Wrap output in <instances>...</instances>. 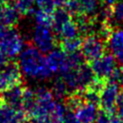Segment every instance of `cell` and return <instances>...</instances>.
Masks as SVG:
<instances>
[{
	"mask_svg": "<svg viewBox=\"0 0 123 123\" xmlns=\"http://www.w3.org/2000/svg\"><path fill=\"white\" fill-rule=\"evenodd\" d=\"M18 65L21 73L28 78L48 80L53 75L46 57L35 46H27L23 49L18 58Z\"/></svg>",
	"mask_w": 123,
	"mask_h": 123,
	"instance_id": "cell-1",
	"label": "cell"
},
{
	"mask_svg": "<svg viewBox=\"0 0 123 123\" xmlns=\"http://www.w3.org/2000/svg\"><path fill=\"white\" fill-rule=\"evenodd\" d=\"M61 77L64 80L68 90H71L72 93L86 90L96 79L90 65L85 63L80 67L62 75Z\"/></svg>",
	"mask_w": 123,
	"mask_h": 123,
	"instance_id": "cell-2",
	"label": "cell"
},
{
	"mask_svg": "<svg viewBox=\"0 0 123 123\" xmlns=\"http://www.w3.org/2000/svg\"><path fill=\"white\" fill-rule=\"evenodd\" d=\"M35 92H36V103L31 116L49 117L57 103L51 90L44 86H40Z\"/></svg>",
	"mask_w": 123,
	"mask_h": 123,
	"instance_id": "cell-3",
	"label": "cell"
},
{
	"mask_svg": "<svg viewBox=\"0 0 123 123\" xmlns=\"http://www.w3.org/2000/svg\"><path fill=\"white\" fill-rule=\"evenodd\" d=\"M32 41L34 46L41 53H49L56 46V37L51 27L36 25L33 30Z\"/></svg>",
	"mask_w": 123,
	"mask_h": 123,
	"instance_id": "cell-4",
	"label": "cell"
},
{
	"mask_svg": "<svg viewBox=\"0 0 123 123\" xmlns=\"http://www.w3.org/2000/svg\"><path fill=\"white\" fill-rule=\"evenodd\" d=\"M106 43L107 42L97 35L86 37L82 42L81 47V52L85 60L91 62L94 60L102 57L105 54L107 48Z\"/></svg>",
	"mask_w": 123,
	"mask_h": 123,
	"instance_id": "cell-5",
	"label": "cell"
},
{
	"mask_svg": "<svg viewBox=\"0 0 123 123\" xmlns=\"http://www.w3.org/2000/svg\"><path fill=\"white\" fill-rule=\"evenodd\" d=\"M24 39L19 32L13 27H10L6 37L0 42V47L9 58L19 56L24 49Z\"/></svg>",
	"mask_w": 123,
	"mask_h": 123,
	"instance_id": "cell-6",
	"label": "cell"
},
{
	"mask_svg": "<svg viewBox=\"0 0 123 123\" xmlns=\"http://www.w3.org/2000/svg\"><path fill=\"white\" fill-rule=\"evenodd\" d=\"M19 84H21V71L18 63L8 62L0 69V93Z\"/></svg>",
	"mask_w": 123,
	"mask_h": 123,
	"instance_id": "cell-7",
	"label": "cell"
},
{
	"mask_svg": "<svg viewBox=\"0 0 123 123\" xmlns=\"http://www.w3.org/2000/svg\"><path fill=\"white\" fill-rule=\"evenodd\" d=\"M118 84H112L106 82L103 89L100 93V107L111 114H116V101L119 94Z\"/></svg>",
	"mask_w": 123,
	"mask_h": 123,
	"instance_id": "cell-8",
	"label": "cell"
},
{
	"mask_svg": "<svg viewBox=\"0 0 123 123\" xmlns=\"http://www.w3.org/2000/svg\"><path fill=\"white\" fill-rule=\"evenodd\" d=\"M90 67L97 79L106 81L115 66V58L112 54H104L90 62Z\"/></svg>",
	"mask_w": 123,
	"mask_h": 123,
	"instance_id": "cell-9",
	"label": "cell"
},
{
	"mask_svg": "<svg viewBox=\"0 0 123 123\" xmlns=\"http://www.w3.org/2000/svg\"><path fill=\"white\" fill-rule=\"evenodd\" d=\"M24 87L21 84L16 85L12 87L8 88L7 90L0 93V101L8 106H11L14 109L21 110L22 98H23Z\"/></svg>",
	"mask_w": 123,
	"mask_h": 123,
	"instance_id": "cell-10",
	"label": "cell"
},
{
	"mask_svg": "<svg viewBox=\"0 0 123 123\" xmlns=\"http://www.w3.org/2000/svg\"><path fill=\"white\" fill-rule=\"evenodd\" d=\"M25 113L0 101V123H24Z\"/></svg>",
	"mask_w": 123,
	"mask_h": 123,
	"instance_id": "cell-11",
	"label": "cell"
},
{
	"mask_svg": "<svg viewBox=\"0 0 123 123\" xmlns=\"http://www.w3.org/2000/svg\"><path fill=\"white\" fill-rule=\"evenodd\" d=\"M108 45L113 57L123 64V31L121 29H113Z\"/></svg>",
	"mask_w": 123,
	"mask_h": 123,
	"instance_id": "cell-12",
	"label": "cell"
},
{
	"mask_svg": "<svg viewBox=\"0 0 123 123\" xmlns=\"http://www.w3.org/2000/svg\"><path fill=\"white\" fill-rule=\"evenodd\" d=\"M74 113L80 123H94L98 113V107L90 103L83 102L74 111Z\"/></svg>",
	"mask_w": 123,
	"mask_h": 123,
	"instance_id": "cell-13",
	"label": "cell"
},
{
	"mask_svg": "<svg viewBox=\"0 0 123 123\" xmlns=\"http://www.w3.org/2000/svg\"><path fill=\"white\" fill-rule=\"evenodd\" d=\"M84 60H85V58H84L82 52H80V51L66 54V57L64 59V62H63L59 73L62 76L71 70H74V69L80 67L84 63Z\"/></svg>",
	"mask_w": 123,
	"mask_h": 123,
	"instance_id": "cell-14",
	"label": "cell"
},
{
	"mask_svg": "<svg viewBox=\"0 0 123 123\" xmlns=\"http://www.w3.org/2000/svg\"><path fill=\"white\" fill-rule=\"evenodd\" d=\"M20 12L13 5H6L0 14V22L8 27H13L20 18Z\"/></svg>",
	"mask_w": 123,
	"mask_h": 123,
	"instance_id": "cell-15",
	"label": "cell"
},
{
	"mask_svg": "<svg viewBox=\"0 0 123 123\" xmlns=\"http://www.w3.org/2000/svg\"><path fill=\"white\" fill-rule=\"evenodd\" d=\"M65 57H66V53L62 48H59V49L55 48L48 53L46 57V61L49 67L53 71V73H57L60 71Z\"/></svg>",
	"mask_w": 123,
	"mask_h": 123,
	"instance_id": "cell-16",
	"label": "cell"
},
{
	"mask_svg": "<svg viewBox=\"0 0 123 123\" xmlns=\"http://www.w3.org/2000/svg\"><path fill=\"white\" fill-rule=\"evenodd\" d=\"M50 90H51L54 98L57 100H65L67 98L68 92H69L68 87H67L64 80L62 77L57 78L53 82Z\"/></svg>",
	"mask_w": 123,
	"mask_h": 123,
	"instance_id": "cell-17",
	"label": "cell"
},
{
	"mask_svg": "<svg viewBox=\"0 0 123 123\" xmlns=\"http://www.w3.org/2000/svg\"><path fill=\"white\" fill-rule=\"evenodd\" d=\"M99 12L98 0H80V15L96 18Z\"/></svg>",
	"mask_w": 123,
	"mask_h": 123,
	"instance_id": "cell-18",
	"label": "cell"
},
{
	"mask_svg": "<svg viewBox=\"0 0 123 123\" xmlns=\"http://www.w3.org/2000/svg\"><path fill=\"white\" fill-rule=\"evenodd\" d=\"M69 20H71V15L67 12L65 9L58 8L57 10H55L53 12V24H52V28L54 32L58 33L59 30Z\"/></svg>",
	"mask_w": 123,
	"mask_h": 123,
	"instance_id": "cell-19",
	"label": "cell"
},
{
	"mask_svg": "<svg viewBox=\"0 0 123 123\" xmlns=\"http://www.w3.org/2000/svg\"><path fill=\"white\" fill-rule=\"evenodd\" d=\"M59 37L61 38V40L63 39H68V38H73V37H77L79 34V30H78V26L75 22V20H69L68 22H66L57 33Z\"/></svg>",
	"mask_w": 123,
	"mask_h": 123,
	"instance_id": "cell-20",
	"label": "cell"
},
{
	"mask_svg": "<svg viewBox=\"0 0 123 123\" xmlns=\"http://www.w3.org/2000/svg\"><path fill=\"white\" fill-rule=\"evenodd\" d=\"M34 17L37 25L44 26V27H51L53 24V12H48L43 10H36L34 12Z\"/></svg>",
	"mask_w": 123,
	"mask_h": 123,
	"instance_id": "cell-21",
	"label": "cell"
},
{
	"mask_svg": "<svg viewBox=\"0 0 123 123\" xmlns=\"http://www.w3.org/2000/svg\"><path fill=\"white\" fill-rule=\"evenodd\" d=\"M82 42H83V40L77 37H73V38L61 40L60 46L66 54H69V53H74V52L79 51L82 47Z\"/></svg>",
	"mask_w": 123,
	"mask_h": 123,
	"instance_id": "cell-22",
	"label": "cell"
},
{
	"mask_svg": "<svg viewBox=\"0 0 123 123\" xmlns=\"http://www.w3.org/2000/svg\"><path fill=\"white\" fill-rule=\"evenodd\" d=\"M35 3L36 0H14L13 6L20 12V14L32 15L36 12Z\"/></svg>",
	"mask_w": 123,
	"mask_h": 123,
	"instance_id": "cell-23",
	"label": "cell"
},
{
	"mask_svg": "<svg viewBox=\"0 0 123 123\" xmlns=\"http://www.w3.org/2000/svg\"><path fill=\"white\" fill-rule=\"evenodd\" d=\"M66 113H67V109H66L65 104L57 102L54 110L52 111V112L48 118L53 123H62Z\"/></svg>",
	"mask_w": 123,
	"mask_h": 123,
	"instance_id": "cell-24",
	"label": "cell"
},
{
	"mask_svg": "<svg viewBox=\"0 0 123 123\" xmlns=\"http://www.w3.org/2000/svg\"><path fill=\"white\" fill-rule=\"evenodd\" d=\"M64 8L70 15H80V0H67Z\"/></svg>",
	"mask_w": 123,
	"mask_h": 123,
	"instance_id": "cell-25",
	"label": "cell"
},
{
	"mask_svg": "<svg viewBox=\"0 0 123 123\" xmlns=\"http://www.w3.org/2000/svg\"><path fill=\"white\" fill-rule=\"evenodd\" d=\"M36 5L38 9L48 12H54L55 8H57L55 0H36Z\"/></svg>",
	"mask_w": 123,
	"mask_h": 123,
	"instance_id": "cell-26",
	"label": "cell"
},
{
	"mask_svg": "<svg viewBox=\"0 0 123 123\" xmlns=\"http://www.w3.org/2000/svg\"><path fill=\"white\" fill-rule=\"evenodd\" d=\"M112 18L116 21H123V1L112 4Z\"/></svg>",
	"mask_w": 123,
	"mask_h": 123,
	"instance_id": "cell-27",
	"label": "cell"
},
{
	"mask_svg": "<svg viewBox=\"0 0 123 123\" xmlns=\"http://www.w3.org/2000/svg\"><path fill=\"white\" fill-rule=\"evenodd\" d=\"M111 117H112V114H111L109 111H107L104 109H100L98 111L94 123H111Z\"/></svg>",
	"mask_w": 123,
	"mask_h": 123,
	"instance_id": "cell-28",
	"label": "cell"
},
{
	"mask_svg": "<svg viewBox=\"0 0 123 123\" xmlns=\"http://www.w3.org/2000/svg\"><path fill=\"white\" fill-rule=\"evenodd\" d=\"M121 80V69L115 67L112 72L110 74V76L108 77V79L106 80V82L108 83H112V84H118V82Z\"/></svg>",
	"mask_w": 123,
	"mask_h": 123,
	"instance_id": "cell-29",
	"label": "cell"
},
{
	"mask_svg": "<svg viewBox=\"0 0 123 123\" xmlns=\"http://www.w3.org/2000/svg\"><path fill=\"white\" fill-rule=\"evenodd\" d=\"M62 123H80V122L77 119V117H76V115H75L74 112L67 111V113H66V115H65Z\"/></svg>",
	"mask_w": 123,
	"mask_h": 123,
	"instance_id": "cell-30",
	"label": "cell"
},
{
	"mask_svg": "<svg viewBox=\"0 0 123 123\" xmlns=\"http://www.w3.org/2000/svg\"><path fill=\"white\" fill-rule=\"evenodd\" d=\"M27 123H53L48 117H33Z\"/></svg>",
	"mask_w": 123,
	"mask_h": 123,
	"instance_id": "cell-31",
	"label": "cell"
},
{
	"mask_svg": "<svg viewBox=\"0 0 123 123\" xmlns=\"http://www.w3.org/2000/svg\"><path fill=\"white\" fill-rule=\"evenodd\" d=\"M8 63V56L0 47V69H2Z\"/></svg>",
	"mask_w": 123,
	"mask_h": 123,
	"instance_id": "cell-32",
	"label": "cell"
},
{
	"mask_svg": "<svg viewBox=\"0 0 123 123\" xmlns=\"http://www.w3.org/2000/svg\"><path fill=\"white\" fill-rule=\"evenodd\" d=\"M9 29H10V27H8L0 22V42L6 37L8 32H9Z\"/></svg>",
	"mask_w": 123,
	"mask_h": 123,
	"instance_id": "cell-33",
	"label": "cell"
},
{
	"mask_svg": "<svg viewBox=\"0 0 123 123\" xmlns=\"http://www.w3.org/2000/svg\"><path fill=\"white\" fill-rule=\"evenodd\" d=\"M116 108H123V89L119 91L117 101H116Z\"/></svg>",
	"mask_w": 123,
	"mask_h": 123,
	"instance_id": "cell-34",
	"label": "cell"
},
{
	"mask_svg": "<svg viewBox=\"0 0 123 123\" xmlns=\"http://www.w3.org/2000/svg\"><path fill=\"white\" fill-rule=\"evenodd\" d=\"M67 0H55V4H56V7L57 8H62V6L65 5Z\"/></svg>",
	"mask_w": 123,
	"mask_h": 123,
	"instance_id": "cell-35",
	"label": "cell"
},
{
	"mask_svg": "<svg viewBox=\"0 0 123 123\" xmlns=\"http://www.w3.org/2000/svg\"><path fill=\"white\" fill-rule=\"evenodd\" d=\"M111 123H122V121L117 116V114H114V115H112V117L111 119Z\"/></svg>",
	"mask_w": 123,
	"mask_h": 123,
	"instance_id": "cell-36",
	"label": "cell"
},
{
	"mask_svg": "<svg viewBox=\"0 0 123 123\" xmlns=\"http://www.w3.org/2000/svg\"><path fill=\"white\" fill-rule=\"evenodd\" d=\"M117 116L120 118V120L123 123V108H118L117 109Z\"/></svg>",
	"mask_w": 123,
	"mask_h": 123,
	"instance_id": "cell-37",
	"label": "cell"
},
{
	"mask_svg": "<svg viewBox=\"0 0 123 123\" xmlns=\"http://www.w3.org/2000/svg\"><path fill=\"white\" fill-rule=\"evenodd\" d=\"M102 2H104L106 5H111V4H113V3H115V1L116 0H101Z\"/></svg>",
	"mask_w": 123,
	"mask_h": 123,
	"instance_id": "cell-38",
	"label": "cell"
},
{
	"mask_svg": "<svg viewBox=\"0 0 123 123\" xmlns=\"http://www.w3.org/2000/svg\"><path fill=\"white\" fill-rule=\"evenodd\" d=\"M120 82H121V84H122V86H123V66H122V68H121V80H120Z\"/></svg>",
	"mask_w": 123,
	"mask_h": 123,
	"instance_id": "cell-39",
	"label": "cell"
},
{
	"mask_svg": "<svg viewBox=\"0 0 123 123\" xmlns=\"http://www.w3.org/2000/svg\"><path fill=\"white\" fill-rule=\"evenodd\" d=\"M3 5H2V3H0V14H1V12H2V10H3Z\"/></svg>",
	"mask_w": 123,
	"mask_h": 123,
	"instance_id": "cell-40",
	"label": "cell"
},
{
	"mask_svg": "<svg viewBox=\"0 0 123 123\" xmlns=\"http://www.w3.org/2000/svg\"><path fill=\"white\" fill-rule=\"evenodd\" d=\"M9 1H10V0H0V3L3 4V3H7V2H9Z\"/></svg>",
	"mask_w": 123,
	"mask_h": 123,
	"instance_id": "cell-41",
	"label": "cell"
}]
</instances>
